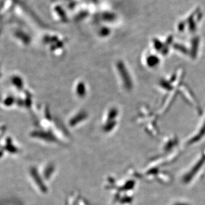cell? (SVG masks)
I'll use <instances>...</instances> for the list:
<instances>
[{"label": "cell", "mask_w": 205, "mask_h": 205, "mask_svg": "<svg viewBox=\"0 0 205 205\" xmlns=\"http://www.w3.org/2000/svg\"><path fill=\"white\" fill-rule=\"evenodd\" d=\"M66 205H91L78 193H74L68 197Z\"/></svg>", "instance_id": "obj_2"}, {"label": "cell", "mask_w": 205, "mask_h": 205, "mask_svg": "<svg viewBox=\"0 0 205 205\" xmlns=\"http://www.w3.org/2000/svg\"><path fill=\"white\" fill-rule=\"evenodd\" d=\"M139 174L132 168H128L120 175H108L104 187L113 205H133L137 188Z\"/></svg>", "instance_id": "obj_1"}]
</instances>
